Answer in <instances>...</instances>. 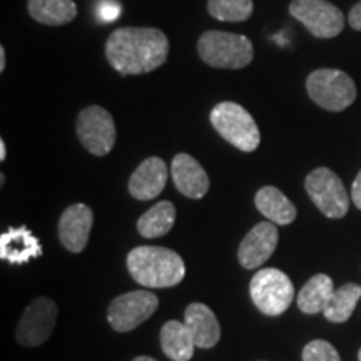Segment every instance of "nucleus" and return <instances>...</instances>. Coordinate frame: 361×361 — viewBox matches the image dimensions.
Wrapping results in <instances>:
<instances>
[{"mask_svg":"<svg viewBox=\"0 0 361 361\" xmlns=\"http://www.w3.org/2000/svg\"><path fill=\"white\" fill-rule=\"evenodd\" d=\"M169 54V40L152 27H123L109 35L106 56L123 75L147 74L159 69Z\"/></svg>","mask_w":361,"mask_h":361,"instance_id":"f257e3e1","label":"nucleus"},{"mask_svg":"<svg viewBox=\"0 0 361 361\" xmlns=\"http://www.w3.org/2000/svg\"><path fill=\"white\" fill-rule=\"evenodd\" d=\"M128 269L135 283L146 288H171L186 274L178 252L161 246H139L128 255Z\"/></svg>","mask_w":361,"mask_h":361,"instance_id":"f03ea898","label":"nucleus"},{"mask_svg":"<svg viewBox=\"0 0 361 361\" xmlns=\"http://www.w3.org/2000/svg\"><path fill=\"white\" fill-rule=\"evenodd\" d=\"M197 52L202 62L216 69H243L255 57V47L250 39L223 30H207L202 34L197 42Z\"/></svg>","mask_w":361,"mask_h":361,"instance_id":"7ed1b4c3","label":"nucleus"},{"mask_svg":"<svg viewBox=\"0 0 361 361\" xmlns=\"http://www.w3.org/2000/svg\"><path fill=\"white\" fill-rule=\"evenodd\" d=\"M211 124L231 146L239 151L252 152L259 146L258 124L245 107L236 102H221L211 111Z\"/></svg>","mask_w":361,"mask_h":361,"instance_id":"20e7f679","label":"nucleus"},{"mask_svg":"<svg viewBox=\"0 0 361 361\" xmlns=\"http://www.w3.org/2000/svg\"><path fill=\"white\" fill-rule=\"evenodd\" d=\"M306 90L316 106L331 112L348 109L356 101V85L346 72L318 69L306 79Z\"/></svg>","mask_w":361,"mask_h":361,"instance_id":"39448f33","label":"nucleus"},{"mask_svg":"<svg viewBox=\"0 0 361 361\" xmlns=\"http://www.w3.org/2000/svg\"><path fill=\"white\" fill-rule=\"evenodd\" d=\"M250 291L256 308L268 316L283 314L295 298L291 279L276 268L259 269L251 279Z\"/></svg>","mask_w":361,"mask_h":361,"instance_id":"423d86ee","label":"nucleus"},{"mask_svg":"<svg viewBox=\"0 0 361 361\" xmlns=\"http://www.w3.org/2000/svg\"><path fill=\"white\" fill-rule=\"evenodd\" d=\"M305 188L311 201L326 218L341 219L348 213L350 197L338 174L328 168H318L308 174Z\"/></svg>","mask_w":361,"mask_h":361,"instance_id":"0eeeda50","label":"nucleus"},{"mask_svg":"<svg viewBox=\"0 0 361 361\" xmlns=\"http://www.w3.org/2000/svg\"><path fill=\"white\" fill-rule=\"evenodd\" d=\"M290 13L318 39H333L345 29L343 12L326 0H293Z\"/></svg>","mask_w":361,"mask_h":361,"instance_id":"6e6552de","label":"nucleus"},{"mask_svg":"<svg viewBox=\"0 0 361 361\" xmlns=\"http://www.w3.org/2000/svg\"><path fill=\"white\" fill-rule=\"evenodd\" d=\"M78 135L82 146L94 156L109 154L116 144L112 116L101 106H89L78 117Z\"/></svg>","mask_w":361,"mask_h":361,"instance_id":"1a4fd4ad","label":"nucleus"},{"mask_svg":"<svg viewBox=\"0 0 361 361\" xmlns=\"http://www.w3.org/2000/svg\"><path fill=\"white\" fill-rule=\"evenodd\" d=\"M159 300L151 291H130L112 300L107 319L116 331L128 333L154 314Z\"/></svg>","mask_w":361,"mask_h":361,"instance_id":"9d476101","label":"nucleus"},{"mask_svg":"<svg viewBox=\"0 0 361 361\" xmlns=\"http://www.w3.org/2000/svg\"><path fill=\"white\" fill-rule=\"evenodd\" d=\"M57 305L49 298H37L29 305L17 326L16 338L22 346H39L52 335L57 319Z\"/></svg>","mask_w":361,"mask_h":361,"instance_id":"9b49d317","label":"nucleus"},{"mask_svg":"<svg viewBox=\"0 0 361 361\" xmlns=\"http://www.w3.org/2000/svg\"><path fill=\"white\" fill-rule=\"evenodd\" d=\"M278 246V228L271 221L256 224L246 234L238 250V259L243 268L255 269L271 258Z\"/></svg>","mask_w":361,"mask_h":361,"instance_id":"f8f14e48","label":"nucleus"},{"mask_svg":"<svg viewBox=\"0 0 361 361\" xmlns=\"http://www.w3.org/2000/svg\"><path fill=\"white\" fill-rule=\"evenodd\" d=\"M94 224L92 209L85 204H72L59 219V239L71 252L84 251Z\"/></svg>","mask_w":361,"mask_h":361,"instance_id":"ddd939ff","label":"nucleus"},{"mask_svg":"<svg viewBox=\"0 0 361 361\" xmlns=\"http://www.w3.org/2000/svg\"><path fill=\"white\" fill-rule=\"evenodd\" d=\"M168 183V166L161 157H147L129 179V192L134 200H154Z\"/></svg>","mask_w":361,"mask_h":361,"instance_id":"4468645a","label":"nucleus"},{"mask_svg":"<svg viewBox=\"0 0 361 361\" xmlns=\"http://www.w3.org/2000/svg\"><path fill=\"white\" fill-rule=\"evenodd\" d=\"M171 176L178 191L191 200H201L209 191V178L204 168L192 156L184 152L173 159Z\"/></svg>","mask_w":361,"mask_h":361,"instance_id":"2eb2a0df","label":"nucleus"},{"mask_svg":"<svg viewBox=\"0 0 361 361\" xmlns=\"http://www.w3.org/2000/svg\"><path fill=\"white\" fill-rule=\"evenodd\" d=\"M184 323L191 331L196 348L209 350L218 345L221 338V326L213 310L202 303H192L184 313Z\"/></svg>","mask_w":361,"mask_h":361,"instance_id":"dca6fc26","label":"nucleus"},{"mask_svg":"<svg viewBox=\"0 0 361 361\" xmlns=\"http://www.w3.org/2000/svg\"><path fill=\"white\" fill-rule=\"evenodd\" d=\"M42 255V246L25 228H11L0 236V258L12 264H24Z\"/></svg>","mask_w":361,"mask_h":361,"instance_id":"f3484780","label":"nucleus"},{"mask_svg":"<svg viewBox=\"0 0 361 361\" xmlns=\"http://www.w3.org/2000/svg\"><path fill=\"white\" fill-rule=\"evenodd\" d=\"M256 207L271 223L286 226L296 219V206L274 186H264L256 192Z\"/></svg>","mask_w":361,"mask_h":361,"instance_id":"a211bd4d","label":"nucleus"},{"mask_svg":"<svg viewBox=\"0 0 361 361\" xmlns=\"http://www.w3.org/2000/svg\"><path fill=\"white\" fill-rule=\"evenodd\" d=\"M161 346L164 355L173 361H189L194 355L196 343L186 323L171 319L161 329Z\"/></svg>","mask_w":361,"mask_h":361,"instance_id":"6ab92c4d","label":"nucleus"},{"mask_svg":"<svg viewBox=\"0 0 361 361\" xmlns=\"http://www.w3.org/2000/svg\"><path fill=\"white\" fill-rule=\"evenodd\" d=\"M29 13L44 25H64L78 17L74 0H29Z\"/></svg>","mask_w":361,"mask_h":361,"instance_id":"aec40b11","label":"nucleus"},{"mask_svg":"<svg viewBox=\"0 0 361 361\" xmlns=\"http://www.w3.org/2000/svg\"><path fill=\"white\" fill-rule=\"evenodd\" d=\"M333 293H335L333 279L326 274H316L301 288L298 295V306L306 314H316L326 308Z\"/></svg>","mask_w":361,"mask_h":361,"instance_id":"412c9836","label":"nucleus"},{"mask_svg":"<svg viewBox=\"0 0 361 361\" xmlns=\"http://www.w3.org/2000/svg\"><path fill=\"white\" fill-rule=\"evenodd\" d=\"M176 207L171 201L157 202L137 221V231L142 238H161L173 229Z\"/></svg>","mask_w":361,"mask_h":361,"instance_id":"4be33fe9","label":"nucleus"},{"mask_svg":"<svg viewBox=\"0 0 361 361\" xmlns=\"http://www.w3.org/2000/svg\"><path fill=\"white\" fill-rule=\"evenodd\" d=\"M361 298V286L355 283L343 284L340 290H335L331 300L328 301L326 308L323 310L324 318L331 323H345L358 305Z\"/></svg>","mask_w":361,"mask_h":361,"instance_id":"5701e85b","label":"nucleus"},{"mask_svg":"<svg viewBox=\"0 0 361 361\" xmlns=\"http://www.w3.org/2000/svg\"><path fill=\"white\" fill-rule=\"evenodd\" d=\"M207 11L223 22H245L252 16V0H207Z\"/></svg>","mask_w":361,"mask_h":361,"instance_id":"b1692460","label":"nucleus"},{"mask_svg":"<svg viewBox=\"0 0 361 361\" xmlns=\"http://www.w3.org/2000/svg\"><path fill=\"white\" fill-rule=\"evenodd\" d=\"M303 361H341V358L331 343L314 340L305 346Z\"/></svg>","mask_w":361,"mask_h":361,"instance_id":"393cba45","label":"nucleus"},{"mask_svg":"<svg viewBox=\"0 0 361 361\" xmlns=\"http://www.w3.org/2000/svg\"><path fill=\"white\" fill-rule=\"evenodd\" d=\"M121 7L117 2H112V0H104V2L99 4L97 7V13L99 19L102 22H114L119 17Z\"/></svg>","mask_w":361,"mask_h":361,"instance_id":"a878e982","label":"nucleus"},{"mask_svg":"<svg viewBox=\"0 0 361 361\" xmlns=\"http://www.w3.org/2000/svg\"><path fill=\"white\" fill-rule=\"evenodd\" d=\"M351 200H353L355 206L361 209V171L353 180V186H351Z\"/></svg>","mask_w":361,"mask_h":361,"instance_id":"bb28decb","label":"nucleus"},{"mask_svg":"<svg viewBox=\"0 0 361 361\" xmlns=\"http://www.w3.org/2000/svg\"><path fill=\"white\" fill-rule=\"evenodd\" d=\"M348 20H350V25L353 27L355 30H360L361 32V2H358L353 8H351Z\"/></svg>","mask_w":361,"mask_h":361,"instance_id":"cd10ccee","label":"nucleus"},{"mask_svg":"<svg viewBox=\"0 0 361 361\" xmlns=\"http://www.w3.org/2000/svg\"><path fill=\"white\" fill-rule=\"evenodd\" d=\"M6 71V49L0 47V72Z\"/></svg>","mask_w":361,"mask_h":361,"instance_id":"c85d7f7f","label":"nucleus"},{"mask_svg":"<svg viewBox=\"0 0 361 361\" xmlns=\"http://www.w3.org/2000/svg\"><path fill=\"white\" fill-rule=\"evenodd\" d=\"M6 154H7V147H6V142L0 141V161L6 159Z\"/></svg>","mask_w":361,"mask_h":361,"instance_id":"c756f323","label":"nucleus"},{"mask_svg":"<svg viewBox=\"0 0 361 361\" xmlns=\"http://www.w3.org/2000/svg\"><path fill=\"white\" fill-rule=\"evenodd\" d=\"M134 361H156L154 358H149V356H137Z\"/></svg>","mask_w":361,"mask_h":361,"instance_id":"7c9ffc66","label":"nucleus"},{"mask_svg":"<svg viewBox=\"0 0 361 361\" xmlns=\"http://www.w3.org/2000/svg\"><path fill=\"white\" fill-rule=\"evenodd\" d=\"M358 360L361 361V350H360V353H358Z\"/></svg>","mask_w":361,"mask_h":361,"instance_id":"2f4dec72","label":"nucleus"}]
</instances>
